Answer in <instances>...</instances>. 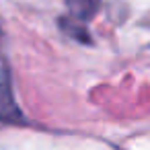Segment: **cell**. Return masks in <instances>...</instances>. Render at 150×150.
Wrapping results in <instances>:
<instances>
[{
    "mask_svg": "<svg viewBox=\"0 0 150 150\" xmlns=\"http://www.w3.org/2000/svg\"><path fill=\"white\" fill-rule=\"evenodd\" d=\"M66 6L72 19H76L78 23H84L97 13L99 0H66Z\"/></svg>",
    "mask_w": 150,
    "mask_h": 150,
    "instance_id": "6da1fadb",
    "label": "cell"
}]
</instances>
